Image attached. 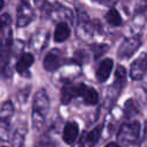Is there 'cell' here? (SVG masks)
I'll return each instance as SVG.
<instances>
[{
	"mask_svg": "<svg viewBox=\"0 0 147 147\" xmlns=\"http://www.w3.org/2000/svg\"><path fill=\"white\" fill-rule=\"evenodd\" d=\"M139 130H140V125L138 122H133V123H127L121 126L118 134H117V139L123 142V144H134L138 138H139Z\"/></svg>",
	"mask_w": 147,
	"mask_h": 147,
	"instance_id": "6da1fadb",
	"label": "cell"
},
{
	"mask_svg": "<svg viewBox=\"0 0 147 147\" xmlns=\"http://www.w3.org/2000/svg\"><path fill=\"white\" fill-rule=\"evenodd\" d=\"M86 87L85 84H76V85H64L61 90V102L63 105H68L74 98L82 96L84 88Z\"/></svg>",
	"mask_w": 147,
	"mask_h": 147,
	"instance_id": "7a4b0ae2",
	"label": "cell"
},
{
	"mask_svg": "<svg viewBox=\"0 0 147 147\" xmlns=\"http://www.w3.org/2000/svg\"><path fill=\"white\" fill-rule=\"evenodd\" d=\"M147 72V54H141L137 60H134L131 64L130 76L134 80L141 79Z\"/></svg>",
	"mask_w": 147,
	"mask_h": 147,
	"instance_id": "3957f363",
	"label": "cell"
},
{
	"mask_svg": "<svg viewBox=\"0 0 147 147\" xmlns=\"http://www.w3.org/2000/svg\"><path fill=\"white\" fill-rule=\"evenodd\" d=\"M32 9L26 1H21L17 9V25L24 26L32 20Z\"/></svg>",
	"mask_w": 147,
	"mask_h": 147,
	"instance_id": "277c9868",
	"label": "cell"
},
{
	"mask_svg": "<svg viewBox=\"0 0 147 147\" xmlns=\"http://www.w3.org/2000/svg\"><path fill=\"white\" fill-rule=\"evenodd\" d=\"M140 39L138 37H134V38H131V39H127L123 42V45L121 46V48L118 49V56L119 57H127V56H131L140 46Z\"/></svg>",
	"mask_w": 147,
	"mask_h": 147,
	"instance_id": "5b68a950",
	"label": "cell"
},
{
	"mask_svg": "<svg viewBox=\"0 0 147 147\" xmlns=\"http://www.w3.org/2000/svg\"><path fill=\"white\" fill-rule=\"evenodd\" d=\"M113 67H114V61L111 59H103L100 63H99V67L96 69V79L99 82H106L113 70Z\"/></svg>",
	"mask_w": 147,
	"mask_h": 147,
	"instance_id": "8992f818",
	"label": "cell"
},
{
	"mask_svg": "<svg viewBox=\"0 0 147 147\" xmlns=\"http://www.w3.org/2000/svg\"><path fill=\"white\" fill-rule=\"evenodd\" d=\"M78 133H79L78 124L76 122H68L64 125V129H63V136H62L63 141L68 145L72 144L77 139Z\"/></svg>",
	"mask_w": 147,
	"mask_h": 147,
	"instance_id": "52a82bcc",
	"label": "cell"
},
{
	"mask_svg": "<svg viewBox=\"0 0 147 147\" xmlns=\"http://www.w3.org/2000/svg\"><path fill=\"white\" fill-rule=\"evenodd\" d=\"M61 65V60L57 53V49H52L46 54L44 59V68L47 71H55Z\"/></svg>",
	"mask_w": 147,
	"mask_h": 147,
	"instance_id": "ba28073f",
	"label": "cell"
},
{
	"mask_svg": "<svg viewBox=\"0 0 147 147\" xmlns=\"http://www.w3.org/2000/svg\"><path fill=\"white\" fill-rule=\"evenodd\" d=\"M69 36H70V29L68 24L64 22H60L54 31V40L56 42H63L69 38Z\"/></svg>",
	"mask_w": 147,
	"mask_h": 147,
	"instance_id": "9c48e42d",
	"label": "cell"
},
{
	"mask_svg": "<svg viewBox=\"0 0 147 147\" xmlns=\"http://www.w3.org/2000/svg\"><path fill=\"white\" fill-rule=\"evenodd\" d=\"M33 61H34V59H33V55H32V54H30V53H24V54L20 57V60L17 61V63H16V70H17L20 74L26 71V70L31 67V64L33 63Z\"/></svg>",
	"mask_w": 147,
	"mask_h": 147,
	"instance_id": "30bf717a",
	"label": "cell"
},
{
	"mask_svg": "<svg viewBox=\"0 0 147 147\" xmlns=\"http://www.w3.org/2000/svg\"><path fill=\"white\" fill-rule=\"evenodd\" d=\"M82 98H83V101L85 105H88V106H93L95 103H98L99 101V94L98 92L92 88V87H85L84 91H83V94H82Z\"/></svg>",
	"mask_w": 147,
	"mask_h": 147,
	"instance_id": "8fae6325",
	"label": "cell"
},
{
	"mask_svg": "<svg viewBox=\"0 0 147 147\" xmlns=\"http://www.w3.org/2000/svg\"><path fill=\"white\" fill-rule=\"evenodd\" d=\"M101 131H102V125H98L88 132V134L86 137V142L88 146L92 147V146H95L98 144V141L101 137Z\"/></svg>",
	"mask_w": 147,
	"mask_h": 147,
	"instance_id": "7c38bea8",
	"label": "cell"
},
{
	"mask_svg": "<svg viewBox=\"0 0 147 147\" xmlns=\"http://www.w3.org/2000/svg\"><path fill=\"white\" fill-rule=\"evenodd\" d=\"M106 20L110 25H114V26H119L122 25V22H123L121 15L115 8H110L108 10V13L106 14Z\"/></svg>",
	"mask_w": 147,
	"mask_h": 147,
	"instance_id": "4fadbf2b",
	"label": "cell"
},
{
	"mask_svg": "<svg viewBox=\"0 0 147 147\" xmlns=\"http://www.w3.org/2000/svg\"><path fill=\"white\" fill-rule=\"evenodd\" d=\"M125 77H126V71H125L124 67L118 65V67H117V70H116V75H115V84H116L119 88H121L122 85L124 84Z\"/></svg>",
	"mask_w": 147,
	"mask_h": 147,
	"instance_id": "5bb4252c",
	"label": "cell"
},
{
	"mask_svg": "<svg viewBox=\"0 0 147 147\" xmlns=\"http://www.w3.org/2000/svg\"><path fill=\"white\" fill-rule=\"evenodd\" d=\"M9 22H10V17H9V15L5 14V15H1V16H0V32L5 29L6 25H8Z\"/></svg>",
	"mask_w": 147,
	"mask_h": 147,
	"instance_id": "9a60e30c",
	"label": "cell"
},
{
	"mask_svg": "<svg viewBox=\"0 0 147 147\" xmlns=\"http://www.w3.org/2000/svg\"><path fill=\"white\" fill-rule=\"evenodd\" d=\"M95 1H98V2H101V3L106 5V6H109V5H111L113 2H115L116 0H95Z\"/></svg>",
	"mask_w": 147,
	"mask_h": 147,
	"instance_id": "2e32d148",
	"label": "cell"
},
{
	"mask_svg": "<svg viewBox=\"0 0 147 147\" xmlns=\"http://www.w3.org/2000/svg\"><path fill=\"white\" fill-rule=\"evenodd\" d=\"M105 147H121L119 145H117L116 142H109V144H107Z\"/></svg>",
	"mask_w": 147,
	"mask_h": 147,
	"instance_id": "e0dca14e",
	"label": "cell"
},
{
	"mask_svg": "<svg viewBox=\"0 0 147 147\" xmlns=\"http://www.w3.org/2000/svg\"><path fill=\"white\" fill-rule=\"evenodd\" d=\"M3 6H5V2H3V0H0V11L2 10V8H3Z\"/></svg>",
	"mask_w": 147,
	"mask_h": 147,
	"instance_id": "ac0fdd59",
	"label": "cell"
}]
</instances>
